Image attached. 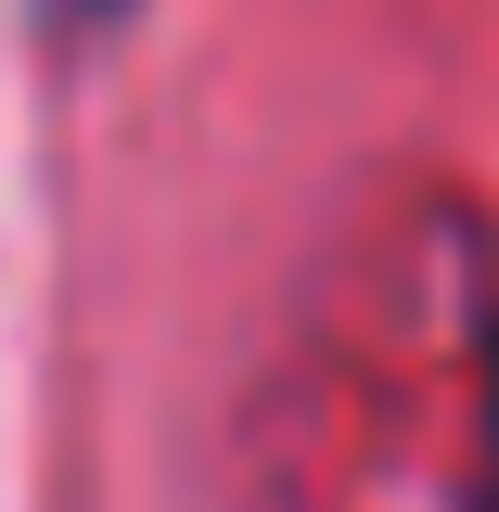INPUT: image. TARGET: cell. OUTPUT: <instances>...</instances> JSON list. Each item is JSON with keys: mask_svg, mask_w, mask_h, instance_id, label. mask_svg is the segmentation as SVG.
<instances>
[{"mask_svg": "<svg viewBox=\"0 0 499 512\" xmlns=\"http://www.w3.org/2000/svg\"><path fill=\"white\" fill-rule=\"evenodd\" d=\"M487 512H499V320H487Z\"/></svg>", "mask_w": 499, "mask_h": 512, "instance_id": "1", "label": "cell"}, {"mask_svg": "<svg viewBox=\"0 0 499 512\" xmlns=\"http://www.w3.org/2000/svg\"><path fill=\"white\" fill-rule=\"evenodd\" d=\"M64 26H116V13H141V0H52Z\"/></svg>", "mask_w": 499, "mask_h": 512, "instance_id": "2", "label": "cell"}]
</instances>
